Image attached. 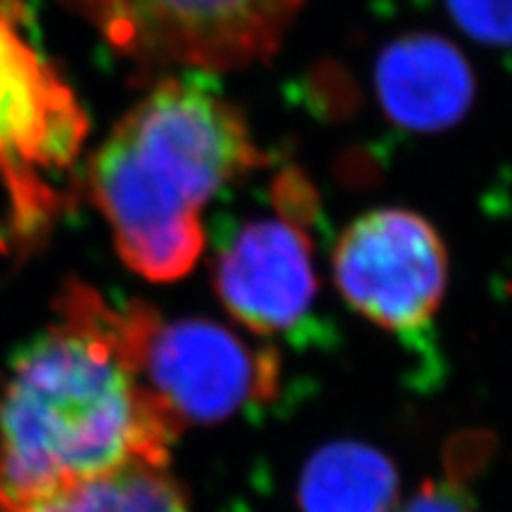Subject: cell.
I'll return each mask as SVG.
<instances>
[{
	"label": "cell",
	"instance_id": "obj_6",
	"mask_svg": "<svg viewBox=\"0 0 512 512\" xmlns=\"http://www.w3.org/2000/svg\"><path fill=\"white\" fill-rule=\"evenodd\" d=\"M140 375L176 418L226 420L264 401L278 384V356L254 351L209 320L166 323L152 313L140 349Z\"/></svg>",
	"mask_w": 512,
	"mask_h": 512
},
{
	"label": "cell",
	"instance_id": "obj_4",
	"mask_svg": "<svg viewBox=\"0 0 512 512\" xmlns=\"http://www.w3.org/2000/svg\"><path fill=\"white\" fill-rule=\"evenodd\" d=\"M145 67L228 72L278 50L306 0H60Z\"/></svg>",
	"mask_w": 512,
	"mask_h": 512
},
{
	"label": "cell",
	"instance_id": "obj_12",
	"mask_svg": "<svg viewBox=\"0 0 512 512\" xmlns=\"http://www.w3.org/2000/svg\"><path fill=\"white\" fill-rule=\"evenodd\" d=\"M399 512H403V510H399Z\"/></svg>",
	"mask_w": 512,
	"mask_h": 512
},
{
	"label": "cell",
	"instance_id": "obj_3",
	"mask_svg": "<svg viewBox=\"0 0 512 512\" xmlns=\"http://www.w3.org/2000/svg\"><path fill=\"white\" fill-rule=\"evenodd\" d=\"M88 117L22 19V0H0V195L19 233H38L62 204L57 178L72 169Z\"/></svg>",
	"mask_w": 512,
	"mask_h": 512
},
{
	"label": "cell",
	"instance_id": "obj_11",
	"mask_svg": "<svg viewBox=\"0 0 512 512\" xmlns=\"http://www.w3.org/2000/svg\"><path fill=\"white\" fill-rule=\"evenodd\" d=\"M458 27L489 46H512V0H446Z\"/></svg>",
	"mask_w": 512,
	"mask_h": 512
},
{
	"label": "cell",
	"instance_id": "obj_2",
	"mask_svg": "<svg viewBox=\"0 0 512 512\" xmlns=\"http://www.w3.org/2000/svg\"><path fill=\"white\" fill-rule=\"evenodd\" d=\"M266 164L230 102L197 83L166 79L98 147L88 190L124 264L171 283L204 252L200 209L223 185Z\"/></svg>",
	"mask_w": 512,
	"mask_h": 512
},
{
	"label": "cell",
	"instance_id": "obj_5",
	"mask_svg": "<svg viewBox=\"0 0 512 512\" xmlns=\"http://www.w3.org/2000/svg\"><path fill=\"white\" fill-rule=\"evenodd\" d=\"M332 275L351 309L420 349L444 302L448 256L430 221L408 209H375L337 240Z\"/></svg>",
	"mask_w": 512,
	"mask_h": 512
},
{
	"label": "cell",
	"instance_id": "obj_7",
	"mask_svg": "<svg viewBox=\"0 0 512 512\" xmlns=\"http://www.w3.org/2000/svg\"><path fill=\"white\" fill-rule=\"evenodd\" d=\"M214 290L256 335H283L309 320L318 294L313 245L304 223L249 221L216 252Z\"/></svg>",
	"mask_w": 512,
	"mask_h": 512
},
{
	"label": "cell",
	"instance_id": "obj_9",
	"mask_svg": "<svg viewBox=\"0 0 512 512\" xmlns=\"http://www.w3.org/2000/svg\"><path fill=\"white\" fill-rule=\"evenodd\" d=\"M399 472L373 446L335 441L313 456L302 472V512H392Z\"/></svg>",
	"mask_w": 512,
	"mask_h": 512
},
{
	"label": "cell",
	"instance_id": "obj_8",
	"mask_svg": "<svg viewBox=\"0 0 512 512\" xmlns=\"http://www.w3.org/2000/svg\"><path fill=\"white\" fill-rule=\"evenodd\" d=\"M377 95L396 126L437 133L456 126L475 100V74L463 53L441 36H406L377 62Z\"/></svg>",
	"mask_w": 512,
	"mask_h": 512
},
{
	"label": "cell",
	"instance_id": "obj_1",
	"mask_svg": "<svg viewBox=\"0 0 512 512\" xmlns=\"http://www.w3.org/2000/svg\"><path fill=\"white\" fill-rule=\"evenodd\" d=\"M150 306L60 292L0 394V512L131 463L166 465L183 422L140 375Z\"/></svg>",
	"mask_w": 512,
	"mask_h": 512
},
{
	"label": "cell",
	"instance_id": "obj_10",
	"mask_svg": "<svg viewBox=\"0 0 512 512\" xmlns=\"http://www.w3.org/2000/svg\"><path fill=\"white\" fill-rule=\"evenodd\" d=\"M5 512H190L164 465L131 463Z\"/></svg>",
	"mask_w": 512,
	"mask_h": 512
}]
</instances>
